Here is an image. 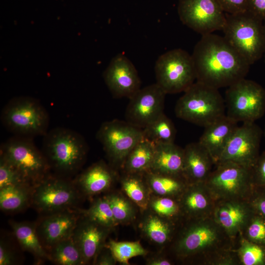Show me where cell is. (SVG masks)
Returning a JSON list of instances; mask_svg holds the SVG:
<instances>
[{"instance_id":"cell-1","label":"cell","mask_w":265,"mask_h":265,"mask_svg":"<svg viewBox=\"0 0 265 265\" xmlns=\"http://www.w3.org/2000/svg\"><path fill=\"white\" fill-rule=\"evenodd\" d=\"M231 238L213 215L184 219L170 243L178 261L199 265H240Z\"/></svg>"},{"instance_id":"cell-2","label":"cell","mask_w":265,"mask_h":265,"mask_svg":"<svg viewBox=\"0 0 265 265\" xmlns=\"http://www.w3.org/2000/svg\"><path fill=\"white\" fill-rule=\"evenodd\" d=\"M191 56L196 81L218 89L245 78L250 66L224 37L213 33L202 35Z\"/></svg>"},{"instance_id":"cell-3","label":"cell","mask_w":265,"mask_h":265,"mask_svg":"<svg viewBox=\"0 0 265 265\" xmlns=\"http://www.w3.org/2000/svg\"><path fill=\"white\" fill-rule=\"evenodd\" d=\"M43 153L57 175L69 178L86 160L88 147L84 137L71 129L57 127L43 136Z\"/></svg>"},{"instance_id":"cell-4","label":"cell","mask_w":265,"mask_h":265,"mask_svg":"<svg viewBox=\"0 0 265 265\" xmlns=\"http://www.w3.org/2000/svg\"><path fill=\"white\" fill-rule=\"evenodd\" d=\"M184 93L175 106L177 117L205 128L226 115L225 100L218 89L196 81Z\"/></svg>"},{"instance_id":"cell-5","label":"cell","mask_w":265,"mask_h":265,"mask_svg":"<svg viewBox=\"0 0 265 265\" xmlns=\"http://www.w3.org/2000/svg\"><path fill=\"white\" fill-rule=\"evenodd\" d=\"M225 17L223 37L250 65L253 64L264 55V21L248 10L225 13Z\"/></svg>"},{"instance_id":"cell-6","label":"cell","mask_w":265,"mask_h":265,"mask_svg":"<svg viewBox=\"0 0 265 265\" xmlns=\"http://www.w3.org/2000/svg\"><path fill=\"white\" fill-rule=\"evenodd\" d=\"M1 121L16 136H44L49 124L48 113L37 99L21 96L11 99L1 112Z\"/></svg>"},{"instance_id":"cell-7","label":"cell","mask_w":265,"mask_h":265,"mask_svg":"<svg viewBox=\"0 0 265 265\" xmlns=\"http://www.w3.org/2000/svg\"><path fill=\"white\" fill-rule=\"evenodd\" d=\"M82 196L69 178L50 174L33 186L30 205L46 215L78 208Z\"/></svg>"},{"instance_id":"cell-8","label":"cell","mask_w":265,"mask_h":265,"mask_svg":"<svg viewBox=\"0 0 265 265\" xmlns=\"http://www.w3.org/2000/svg\"><path fill=\"white\" fill-rule=\"evenodd\" d=\"M0 156L13 165L33 186L50 174L45 155L31 138L15 135L9 138L1 145Z\"/></svg>"},{"instance_id":"cell-9","label":"cell","mask_w":265,"mask_h":265,"mask_svg":"<svg viewBox=\"0 0 265 265\" xmlns=\"http://www.w3.org/2000/svg\"><path fill=\"white\" fill-rule=\"evenodd\" d=\"M204 183L216 201L248 199L254 188L251 168L231 161L216 163Z\"/></svg>"},{"instance_id":"cell-10","label":"cell","mask_w":265,"mask_h":265,"mask_svg":"<svg viewBox=\"0 0 265 265\" xmlns=\"http://www.w3.org/2000/svg\"><path fill=\"white\" fill-rule=\"evenodd\" d=\"M225 103L227 114L237 122L253 123L265 112V89L252 80L242 79L228 87Z\"/></svg>"},{"instance_id":"cell-11","label":"cell","mask_w":265,"mask_h":265,"mask_svg":"<svg viewBox=\"0 0 265 265\" xmlns=\"http://www.w3.org/2000/svg\"><path fill=\"white\" fill-rule=\"evenodd\" d=\"M155 70L156 83L166 94L184 92L196 80L192 56L181 49L169 51L159 56Z\"/></svg>"},{"instance_id":"cell-12","label":"cell","mask_w":265,"mask_h":265,"mask_svg":"<svg viewBox=\"0 0 265 265\" xmlns=\"http://www.w3.org/2000/svg\"><path fill=\"white\" fill-rule=\"evenodd\" d=\"M96 138L103 146L110 165L120 168L128 154L143 138V129L127 121L114 119L102 124Z\"/></svg>"},{"instance_id":"cell-13","label":"cell","mask_w":265,"mask_h":265,"mask_svg":"<svg viewBox=\"0 0 265 265\" xmlns=\"http://www.w3.org/2000/svg\"><path fill=\"white\" fill-rule=\"evenodd\" d=\"M178 13L183 24L202 35L222 30L226 20L218 0H179Z\"/></svg>"},{"instance_id":"cell-14","label":"cell","mask_w":265,"mask_h":265,"mask_svg":"<svg viewBox=\"0 0 265 265\" xmlns=\"http://www.w3.org/2000/svg\"><path fill=\"white\" fill-rule=\"evenodd\" d=\"M262 135L261 128L255 122L244 123L238 126L217 163L231 161L252 168L260 156Z\"/></svg>"},{"instance_id":"cell-15","label":"cell","mask_w":265,"mask_h":265,"mask_svg":"<svg viewBox=\"0 0 265 265\" xmlns=\"http://www.w3.org/2000/svg\"><path fill=\"white\" fill-rule=\"evenodd\" d=\"M166 94L156 83L140 88L129 99L126 121L143 129L164 113Z\"/></svg>"},{"instance_id":"cell-16","label":"cell","mask_w":265,"mask_h":265,"mask_svg":"<svg viewBox=\"0 0 265 265\" xmlns=\"http://www.w3.org/2000/svg\"><path fill=\"white\" fill-rule=\"evenodd\" d=\"M103 77L109 91L117 98L129 99L141 88V80L136 68L122 54L113 58Z\"/></svg>"},{"instance_id":"cell-17","label":"cell","mask_w":265,"mask_h":265,"mask_svg":"<svg viewBox=\"0 0 265 265\" xmlns=\"http://www.w3.org/2000/svg\"><path fill=\"white\" fill-rule=\"evenodd\" d=\"M78 208L43 215L36 222L39 238L47 252L56 243L72 237L81 215Z\"/></svg>"},{"instance_id":"cell-18","label":"cell","mask_w":265,"mask_h":265,"mask_svg":"<svg viewBox=\"0 0 265 265\" xmlns=\"http://www.w3.org/2000/svg\"><path fill=\"white\" fill-rule=\"evenodd\" d=\"M255 211L248 199L216 200L213 216L228 236L237 241Z\"/></svg>"},{"instance_id":"cell-19","label":"cell","mask_w":265,"mask_h":265,"mask_svg":"<svg viewBox=\"0 0 265 265\" xmlns=\"http://www.w3.org/2000/svg\"><path fill=\"white\" fill-rule=\"evenodd\" d=\"M113 229L81 215L72 238L82 253L85 265L94 264Z\"/></svg>"},{"instance_id":"cell-20","label":"cell","mask_w":265,"mask_h":265,"mask_svg":"<svg viewBox=\"0 0 265 265\" xmlns=\"http://www.w3.org/2000/svg\"><path fill=\"white\" fill-rule=\"evenodd\" d=\"M178 199L184 219L213 215L216 200L204 182L189 183Z\"/></svg>"},{"instance_id":"cell-21","label":"cell","mask_w":265,"mask_h":265,"mask_svg":"<svg viewBox=\"0 0 265 265\" xmlns=\"http://www.w3.org/2000/svg\"><path fill=\"white\" fill-rule=\"evenodd\" d=\"M117 177L114 167L100 160L83 171L73 181L83 196L92 197L108 190Z\"/></svg>"},{"instance_id":"cell-22","label":"cell","mask_w":265,"mask_h":265,"mask_svg":"<svg viewBox=\"0 0 265 265\" xmlns=\"http://www.w3.org/2000/svg\"><path fill=\"white\" fill-rule=\"evenodd\" d=\"M184 151V177L188 183L205 182L215 165L210 153L198 142L186 145Z\"/></svg>"},{"instance_id":"cell-23","label":"cell","mask_w":265,"mask_h":265,"mask_svg":"<svg viewBox=\"0 0 265 265\" xmlns=\"http://www.w3.org/2000/svg\"><path fill=\"white\" fill-rule=\"evenodd\" d=\"M238 123L226 115L205 127L198 141L212 158L215 164L232 134L238 127Z\"/></svg>"},{"instance_id":"cell-24","label":"cell","mask_w":265,"mask_h":265,"mask_svg":"<svg viewBox=\"0 0 265 265\" xmlns=\"http://www.w3.org/2000/svg\"><path fill=\"white\" fill-rule=\"evenodd\" d=\"M140 228L145 237L153 243L161 247L170 244L179 224L162 217L147 210Z\"/></svg>"},{"instance_id":"cell-25","label":"cell","mask_w":265,"mask_h":265,"mask_svg":"<svg viewBox=\"0 0 265 265\" xmlns=\"http://www.w3.org/2000/svg\"><path fill=\"white\" fill-rule=\"evenodd\" d=\"M153 161L149 171L183 175L184 148L174 143L155 145Z\"/></svg>"},{"instance_id":"cell-26","label":"cell","mask_w":265,"mask_h":265,"mask_svg":"<svg viewBox=\"0 0 265 265\" xmlns=\"http://www.w3.org/2000/svg\"><path fill=\"white\" fill-rule=\"evenodd\" d=\"M9 224L23 250L32 254L37 262L50 260L49 255L39 238L36 222L11 220Z\"/></svg>"},{"instance_id":"cell-27","label":"cell","mask_w":265,"mask_h":265,"mask_svg":"<svg viewBox=\"0 0 265 265\" xmlns=\"http://www.w3.org/2000/svg\"><path fill=\"white\" fill-rule=\"evenodd\" d=\"M152 194L178 198L189 184L183 175H174L148 171L144 173Z\"/></svg>"},{"instance_id":"cell-28","label":"cell","mask_w":265,"mask_h":265,"mask_svg":"<svg viewBox=\"0 0 265 265\" xmlns=\"http://www.w3.org/2000/svg\"><path fill=\"white\" fill-rule=\"evenodd\" d=\"M156 145L143 138L127 156L121 169L124 173L144 174L150 170Z\"/></svg>"},{"instance_id":"cell-29","label":"cell","mask_w":265,"mask_h":265,"mask_svg":"<svg viewBox=\"0 0 265 265\" xmlns=\"http://www.w3.org/2000/svg\"><path fill=\"white\" fill-rule=\"evenodd\" d=\"M121 185L126 196L141 212L148 210L152 193L144 174L124 173L121 179Z\"/></svg>"},{"instance_id":"cell-30","label":"cell","mask_w":265,"mask_h":265,"mask_svg":"<svg viewBox=\"0 0 265 265\" xmlns=\"http://www.w3.org/2000/svg\"><path fill=\"white\" fill-rule=\"evenodd\" d=\"M33 186L28 184L8 186L0 188V208L6 212H18L30 205Z\"/></svg>"},{"instance_id":"cell-31","label":"cell","mask_w":265,"mask_h":265,"mask_svg":"<svg viewBox=\"0 0 265 265\" xmlns=\"http://www.w3.org/2000/svg\"><path fill=\"white\" fill-rule=\"evenodd\" d=\"M144 138L155 145L174 143L176 135L175 126L164 113L143 129Z\"/></svg>"},{"instance_id":"cell-32","label":"cell","mask_w":265,"mask_h":265,"mask_svg":"<svg viewBox=\"0 0 265 265\" xmlns=\"http://www.w3.org/2000/svg\"><path fill=\"white\" fill-rule=\"evenodd\" d=\"M48 252L50 260L57 265H85L82 253L72 237L56 243Z\"/></svg>"},{"instance_id":"cell-33","label":"cell","mask_w":265,"mask_h":265,"mask_svg":"<svg viewBox=\"0 0 265 265\" xmlns=\"http://www.w3.org/2000/svg\"><path fill=\"white\" fill-rule=\"evenodd\" d=\"M148 210L178 223H180L184 220L178 198L152 194Z\"/></svg>"},{"instance_id":"cell-34","label":"cell","mask_w":265,"mask_h":265,"mask_svg":"<svg viewBox=\"0 0 265 265\" xmlns=\"http://www.w3.org/2000/svg\"><path fill=\"white\" fill-rule=\"evenodd\" d=\"M108 201L117 224L132 222L136 217V206L128 197L118 192H112L104 195Z\"/></svg>"},{"instance_id":"cell-35","label":"cell","mask_w":265,"mask_h":265,"mask_svg":"<svg viewBox=\"0 0 265 265\" xmlns=\"http://www.w3.org/2000/svg\"><path fill=\"white\" fill-rule=\"evenodd\" d=\"M78 210L82 215L104 226L113 229L118 225L109 204L104 196L94 200L88 209Z\"/></svg>"},{"instance_id":"cell-36","label":"cell","mask_w":265,"mask_h":265,"mask_svg":"<svg viewBox=\"0 0 265 265\" xmlns=\"http://www.w3.org/2000/svg\"><path fill=\"white\" fill-rule=\"evenodd\" d=\"M236 250L240 265H265V246L251 242L239 235Z\"/></svg>"},{"instance_id":"cell-37","label":"cell","mask_w":265,"mask_h":265,"mask_svg":"<svg viewBox=\"0 0 265 265\" xmlns=\"http://www.w3.org/2000/svg\"><path fill=\"white\" fill-rule=\"evenodd\" d=\"M106 245L110 249L117 262L129 265V260L136 256H145L148 251L139 241H117L109 239Z\"/></svg>"},{"instance_id":"cell-38","label":"cell","mask_w":265,"mask_h":265,"mask_svg":"<svg viewBox=\"0 0 265 265\" xmlns=\"http://www.w3.org/2000/svg\"><path fill=\"white\" fill-rule=\"evenodd\" d=\"M240 235L251 242L265 247V217L255 212Z\"/></svg>"},{"instance_id":"cell-39","label":"cell","mask_w":265,"mask_h":265,"mask_svg":"<svg viewBox=\"0 0 265 265\" xmlns=\"http://www.w3.org/2000/svg\"><path fill=\"white\" fill-rule=\"evenodd\" d=\"M20 184L30 185L13 165L0 156V188Z\"/></svg>"},{"instance_id":"cell-40","label":"cell","mask_w":265,"mask_h":265,"mask_svg":"<svg viewBox=\"0 0 265 265\" xmlns=\"http://www.w3.org/2000/svg\"><path fill=\"white\" fill-rule=\"evenodd\" d=\"M251 174L254 187L265 188V151L260 154L251 168Z\"/></svg>"},{"instance_id":"cell-41","label":"cell","mask_w":265,"mask_h":265,"mask_svg":"<svg viewBox=\"0 0 265 265\" xmlns=\"http://www.w3.org/2000/svg\"><path fill=\"white\" fill-rule=\"evenodd\" d=\"M248 200L255 212L265 217V188L254 187Z\"/></svg>"},{"instance_id":"cell-42","label":"cell","mask_w":265,"mask_h":265,"mask_svg":"<svg viewBox=\"0 0 265 265\" xmlns=\"http://www.w3.org/2000/svg\"><path fill=\"white\" fill-rule=\"evenodd\" d=\"M18 256L14 248L5 239L0 241V265H13L18 263Z\"/></svg>"},{"instance_id":"cell-43","label":"cell","mask_w":265,"mask_h":265,"mask_svg":"<svg viewBox=\"0 0 265 265\" xmlns=\"http://www.w3.org/2000/svg\"><path fill=\"white\" fill-rule=\"evenodd\" d=\"M223 10L229 14H237L248 10V0H218Z\"/></svg>"},{"instance_id":"cell-44","label":"cell","mask_w":265,"mask_h":265,"mask_svg":"<svg viewBox=\"0 0 265 265\" xmlns=\"http://www.w3.org/2000/svg\"><path fill=\"white\" fill-rule=\"evenodd\" d=\"M116 262L111 250L106 244L98 253L93 265H114Z\"/></svg>"},{"instance_id":"cell-45","label":"cell","mask_w":265,"mask_h":265,"mask_svg":"<svg viewBox=\"0 0 265 265\" xmlns=\"http://www.w3.org/2000/svg\"><path fill=\"white\" fill-rule=\"evenodd\" d=\"M248 10L264 21L265 20V0H248Z\"/></svg>"},{"instance_id":"cell-46","label":"cell","mask_w":265,"mask_h":265,"mask_svg":"<svg viewBox=\"0 0 265 265\" xmlns=\"http://www.w3.org/2000/svg\"><path fill=\"white\" fill-rule=\"evenodd\" d=\"M148 265H172L173 262L164 255H153L146 260Z\"/></svg>"},{"instance_id":"cell-47","label":"cell","mask_w":265,"mask_h":265,"mask_svg":"<svg viewBox=\"0 0 265 265\" xmlns=\"http://www.w3.org/2000/svg\"><path fill=\"white\" fill-rule=\"evenodd\" d=\"M264 57L265 61V20H264Z\"/></svg>"},{"instance_id":"cell-48","label":"cell","mask_w":265,"mask_h":265,"mask_svg":"<svg viewBox=\"0 0 265 265\" xmlns=\"http://www.w3.org/2000/svg\"><path fill=\"white\" fill-rule=\"evenodd\" d=\"M264 135H265V131H264Z\"/></svg>"}]
</instances>
